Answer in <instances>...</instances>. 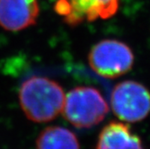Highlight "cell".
I'll list each match as a JSON object with an SVG mask.
<instances>
[{
    "label": "cell",
    "mask_w": 150,
    "mask_h": 149,
    "mask_svg": "<svg viewBox=\"0 0 150 149\" xmlns=\"http://www.w3.org/2000/svg\"><path fill=\"white\" fill-rule=\"evenodd\" d=\"M19 101L23 112L30 120L49 122L62 112L65 93L55 81L43 76H32L22 84Z\"/></svg>",
    "instance_id": "6da1fadb"
},
{
    "label": "cell",
    "mask_w": 150,
    "mask_h": 149,
    "mask_svg": "<svg viewBox=\"0 0 150 149\" xmlns=\"http://www.w3.org/2000/svg\"><path fill=\"white\" fill-rule=\"evenodd\" d=\"M63 116L77 129H90L105 119L109 107L102 93L93 87L81 86L67 94Z\"/></svg>",
    "instance_id": "7a4b0ae2"
},
{
    "label": "cell",
    "mask_w": 150,
    "mask_h": 149,
    "mask_svg": "<svg viewBox=\"0 0 150 149\" xmlns=\"http://www.w3.org/2000/svg\"><path fill=\"white\" fill-rule=\"evenodd\" d=\"M88 62L92 69L105 78H116L129 72L134 64L130 48L117 40H103L91 49Z\"/></svg>",
    "instance_id": "3957f363"
},
{
    "label": "cell",
    "mask_w": 150,
    "mask_h": 149,
    "mask_svg": "<svg viewBox=\"0 0 150 149\" xmlns=\"http://www.w3.org/2000/svg\"><path fill=\"white\" fill-rule=\"evenodd\" d=\"M113 113L127 122H138L150 112V92L136 81H124L115 85L111 95Z\"/></svg>",
    "instance_id": "277c9868"
},
{
    "label": "cell",
    "mask_w": 150,
    "mask_h": 149,
    "mask_svg": "<svg viewBox=\"0 0 150 149\" xmlns=\"http://www.w3.org/2000/svg\"><path fill=\"white\" fill-rule=\"evenodd\" d=\"M118 7L119 0H59L55 10L67 23L75 25L112 17Z\"/></svg>",
    "instance_id": "5b68a950"
},
{
    "label": "cell",
    "mask_w": 150,
    "mask_h": 149,
    "mask_svg": "<svg viewBox=\"0 0 150 149\" xmlns=\"http://www.w3.org/2000/svg\"><path fill=\"white\" fill-rule=\"evenodd\" d=\"M37 0H0V25L18 32L35 23L39 16Z\"/></svg>",
    "instance_id": "8992f818"
},
{
    "label": "cell",
    "mask_w": 150,
    "mask_h": 149,
    "mask_svg": "<svg viewBox=\"0 0 150 149\" xmlns=\"http://www.w3.org/2000/svg\"><path fill=\"white\" fill-rule=\"evenodd\" d=\"M96 149H144L142 141L129 125L119 121L109 122L98 136Z\"/></svg>",
    "instance_id": "52a82bcc"
},
{
    "label": "cell",
    "mask_w": 150,
    "mask_h": 149,
    "mask_svg": "<svg viewBox=\"0 0 150 149\" xmlns=\"http://www.w3.org/2000/svg\"><path fill=\"white\" fill-rule=\"evenodd\" d=\"M36 149H80V145L76 136L69 129L50 126L40 133Z\"/></svg>",
    "instance_id": "ba28073f"
}]
</instances>
